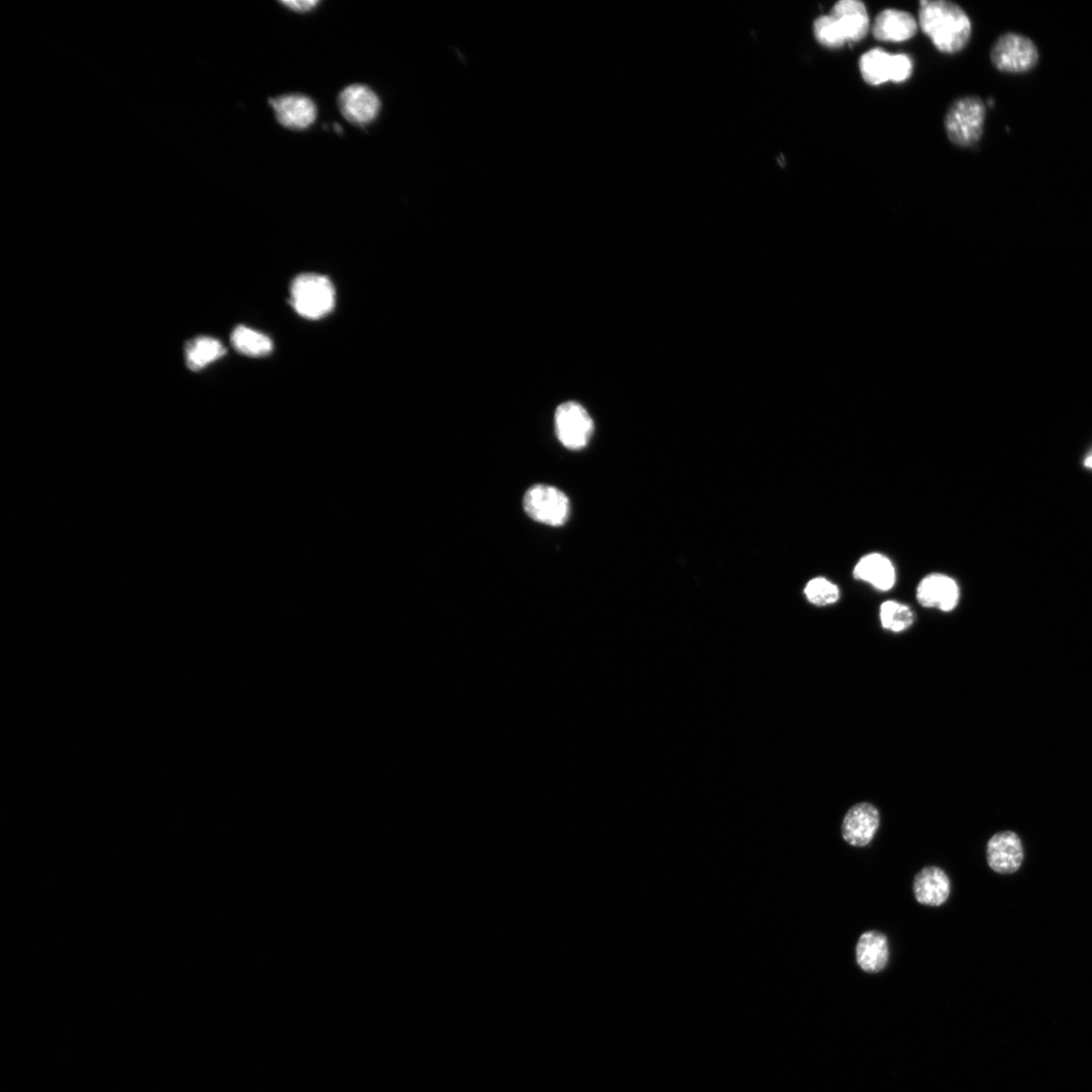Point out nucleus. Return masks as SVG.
<instances>
[{
	"label": "nucleus",
	"instance_id": "f257e3e1",
	"mask_svg": "<svg viewBox=\"0 0 1092 1092\" xmlns=\"http://www.w3.org/2000/svg\"><path fill=\"white\" fill-rule=\"evenodd\" d=\"M918 16L922 32L940 52L958 53L969 43L971 21L959 6L943 0L921 2Z\"/></svg>",
	"mask_w": 1092,
	"mask_h": 1092
},
{
	"label": "nucleus",
	"instance_id": "f03ea898",
	"mask_svg": "<svg viewBox=\"0 0 1092 1092\" xmlns=\"http://www.w3.org/2000/svg\"><path fill=\"white\" fill-rule=\"evenodd\" d=\"M870 20L865 5L858 0H841L829 16L821 19L819 34L830 49L843 47L848 42H860L870 32Z\"/></svg>",
	"mask_w": 1092,
	"mask_h": 1092
},
{
	"label": "nucleus",
	"instance_id": "7ed1b4c3",
	"mask_svg": "<svg viewBox=\"0 0 1092 1092\" xmlns=\"http://www.w3.org/2000/svg\"><path fill=\"white\" fill-rule=\"evenodd\" d=\"M292 305L302 317L319 320L335 306V288L329 277L317 273L298 275L291 286Z\"/></svg>",
	"mask_w": 1092,
	"mask_h": 1092
},
{
	"label": "nucleus",
	"instance_id": "20e7f679",
	"mask_svg": "<svg viewBox=\"0 0 1092 1092\" xmlns=\"http://www.w3.org/2000/svg\"><path fill=\"white\" fill-rule=\"evenodd\" d=\"M987 106L979 98L960 99L950 106L945 119L946 133L954 145H975L984 134Z\"/></svg>",
	"mask_w": 1092,
	"mask_h": 1092
},
{
	"label": "nucleus",
	"instance_id": "39448f33",
	"mask_svg": "<svg viewBox=\"0 0 1092 1092\" xmlns=\"http://www.w3.org/2000/svg\"><path fill=\"white\" fill-rule=\"evenodd\" d=\"M523 508L532 520L557 527L568 521L571 503L568 496L555 487L535 485L525 493Z\"/></svg>",
	"mask_w": 1092,
	"mask_h": 1092
},
{
	"label": "nucleus",
	"instance_id": "423d86ee",
	"mask_svg": "<svg viewBox=\"0 0 1092 1092\" xmlns=\"http://www.w3.org/2000/svg\"><path fill=\"white\" fill-rule=\"evenodd\" d=\"M1039 58L1037 46L1030 38L1016 33L1000 36L991 52L993 66L1006 73L1029 72L1037 66Z\"/></svg>",
	"mask_w": 1092,
	"mask_h": 1092
},
{
	"label": "nucleus",
	"instance_id": "0eeeda50",
	"mask_svg": "<svg viewBox=\"0 0 1092 1092\" xmlns=\"http://www.w3.org/2000/svg\"><path fill=\"white\" fill-rule=\"evenodd\" d=\"M859 68L863 79L870 86H880L888 81L908 80L913 69L912 61L906 54H889L872 49L861 56Z\"/></svg>",
	"mask_w": 1092,
	"mask_h": 1092
},
{
	"label": "nucleus",
	"instance_id": "6e6552de",
	"mask_svg": "<svg viewBox=\"0 0 1092 1092\" xmlns=\"http://www.w3.org/2000/svg\"><path fill=\"white\" fill-rule=\"evenodd\" d=\"M554 427L559 442L575 452L589 444L594 432L590 414L576 402H566L556 408Z\"/></svg>",
	"mask_w": 1092,
	"mask_h": 1092
},
{
	"label": "nucleus",
	"instance_id": "1a4fd4ad",
	"mask_svg": "<svg viewBox=\"0 0 1092 1092\" xmlns=\"http://www.w3.org/2000/svg\"><path fill=\"white\" fill-rule=\"evenodd\" d=\"M339 105L344 117L358 127L374 122L381 109L377 94L363 84H352L344 89L340 96Z\"/></svg>",
	"mask_w": 1092,
	"mask_h": 1092
},
{
	"label": "nucleus",
	"instance_id": "9d476101",
	"mask_svg": "<svg viewBox=\"0 0 1092 1092\" xmlns=\"http://www.w3.org/2000/svg\"><path fill=\"white\" fill-rule=\"evenodd\" d=\"M879 827V810L871 803L861 802L848 810L842 824V833L849 845L863 848L872 842Z\"/></svg>",
	"mask_w": 1092,
	"mask_h": 1092
},
{
	"label": "nucleus",
	"instance_id": "9b49d317",
	"mask_svg": "<svg viewBox=\"0 0 1092 1092\" xmlns=\"http://www.w3.org/2000/svg\"><path fill=\"white\" fill-rule=\"evenodd\" d=\"M276 120L290 130L310 128L317 119L315 102L303 95H287L269 101Z\"/></svg>",
	"mask_w": 1092,
	"mask_h": 1092
},
{
	"label": "nucleus",
	"instance_id": "f8f14e48",
	"mask_svg": "<svg viewBox=\"0 0 1092 1092\" xmlns=\"http://www.w3.org/2000/svg\"><path fill=\"white\" fill-rule=\"evenodd\" d=\"M916 598L923 607L950 612L958 605L959 586L955 580L946 575L932 574L923 578L919 583Z\"/></svg>",
	"mask_w": 1092,
	"mask_h": 1092
},
{
	"label": "nucleus",
	"instance_id": "ddd939ff",
	"mask_svg": "<svg viewBox=\"0 0 1092 1092\" xmlns=\"http://www.w3.org/2000/svg\"><path fill=\"white\" fill-rule=\"evenodd\" d=\"M1024 849L1020 837L1013 831L994 834L988 844V862L999 874H1013L1020 870Z\"/></svg>",
	"mask_w": 1092,
	"mask_h": 1092
},
{
	"label": "nucleus",
	"instance_id": "4468645a",
	"mask_svg": "<svg viewBox=\"0 0 1092 1092\" xmlns=\"http://www.w3.org/2000/svg\"><path fill=\"white\" fill-rule=\"evenodd\" d=\"M913 893L920 905L941 907L948 901L950 893V878L939 867L923 868L914 877Z\"/></svg>",
	"mask_w": 1092,
	"mask_h": 1092
},
{
	"label": "nucleus",
	"instance_id": "2eb2a0df",
	"mask_svg": "<svg viewBox=\"0 0 1092 1092\" xmlns=\"http://www.w3.org/2000/svg\"><path fill=\"white\" fill-rule=\"evenodd\" d=\"M872 31L878 41L904 42L915 36L917 23L907 12L885 10L877 15Z\"/></svg>",
	"mask_w": 1092,
	"mask_h": 1092
},
{
	"label": "nucleus",
	"instance_id": "dca6fc26",
	"mask_svg": "<svg viewBox=\"0 0 1092 1092\" xmlns=\"http://www.w3.org/2000/svg\"><path fill=\"white\" fill-rule=\"evenodd\" d=\"M889 954L888 939L884 934L870 931L860 937L856 947V960L863 971H883L888 964Z\"/></svg>",
	"mask_w": 1092,
	"mask_h": 1092
},
{
	"label": "nucleus",
	"instance_id": "f3484780",
	"mask_svg": "<svg viewBox=\"0 0 1092 1092\" xmlns=\"http://www.w3.org/2000/svg\"><path fill=\"white\" fill-rule=\"evenodd\" d=\"M854 578L872 585L879 591H888L896 582V573L888 557L870 553L860 559L854 569Z\"/></svg>",
	"mask_w": 1092,
	"mask_h": 1092
},
{
	"label": "nucleus",
	"instance_id": "a211bd4d",
	"mask_svg": "<svg viewBox=\"0 0 1092 1092\" xmlns=\"http://www.w3.org/2000/svg\"><path fill=\"white\" fill-rule=\"evenodd\" d=\"M226 352L225 346L217 340L211 338L195 339L186 344V364L189 370L199 372L225 355Z\"/></svg>",
	"mask_w": 1092,
	"mask_h": 1092
},
{
	"label": "nucleus",
	"instance_id": "6ab92c4d",
	"mask_svg": "<svg viewBox=\"0 0 1092 1092\" xmlns=\"http://www.w3.org/2000/svg\"><path fill=\"white\" fill-rule=\"evenodd\" d=\"M234 348L250 357L266 356L273 350V344L265 334L246 326H238L231 335Z\"/></svg>",
	"mask_w": 1092,
	"mask_h": 1092
},
{
	"label": "nucleus",
	"instance_id": "aec40b11",
	"mask_svg": "<svg viewBox=\"0 0 1092 1092\" xmlns=\"http://www.w3.org/2000/svg\"><path fill=\"white\" fill-rule=\"evenodd\" d=\"M880 622L884 629L903 632L913 625L914 613L905 604L886 601L880 607Z\"/></svg>",
	"mask_w": 1092,
	"mask_h": 1092
},
{
	"label": "nucleus",
	"instance_id": "412c9836",
	"mask_svg": "<svg viewBox=\"0 0 1092 1092\" xmlns=\"http://www.w3.org/2000/svg\"><path fill=\"white\" fill-rule=\"evenodd\" d=\"M804 594L811 604L817 606L831 605L839 599L837 586L823 577L809 581L805 586Z\"/></svg>",
	"mask_w": 1092,
	"mask_h": 1092
},
{
	"label": "nucleus",
	"instance_id": "4be33fe9",
	"mask_svg": "<svg viewBox=\"0 0 1092 1092\" xmlns=\"http://www.w3.org/2000/svg\"><path fill=\"white\" fill-rule=\"evenodd\" d=\"M281 4L294 12L306 13L314 10L320 2L318 0H300V2L289 0V2H281Z\"/></svg>",
	"mask_w": 1092,
	"mask_h": 1092
},
{
	"label": "nucleus",
	"instance_id": "5701e85b",
	"mask_svg": "<svg viewBox=\"0 0 1092 1092\" xmlns=\"http://www.w3.org/2000/svg\"><path fill=\"white\" fill-rule=\"evenodd\" d=\"M1084 465L1092 469V452L1085 458Z\"/></svg>",
	"mask_w": 1092,
	"mask_h": 1092
},
{
	"label": "nucleus",
	"instance_id": "b1692460",
	"mask_svg": "<svg viewBox=\"0 0 1092 1092\" xmlns=\"http://www.w3.org/2000/svg\"><path fill=\"white\" fill-rule=\"evenodd\" d=\"M994 103H995V102H994V101H992V100H990V101H988V105H989V106H991V107H992V106L994 105Z\"/></svg>",
	"mask_w": 1092,
	"mask_h": 1092
}]
</instances>
